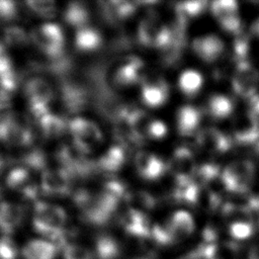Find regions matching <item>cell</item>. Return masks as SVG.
Listing matches in <instances>:
<instances>
[{
  "label": "cell",
  "instance_id": "6da1fadb",
  "mask_svg": "<svg viewBox=\"0 0 259 259\" xmlns=\"http://www.w3.org/2000/svg\"><path fill=\"white\" fill-rule=\"evenodd\" d=\"M31 223L37 234L63 244L67 223V213L63 207L46 201H35Z\"/></svg>",
  "mask_w": 259,
  "mask_h": 259
},
{
  "label": "cell",
  "instance_id": "7a4b0ae2",
  "mask_svg": "<svg viewBox=\"0 0 259 259\" xmlns=\"http://www.w3.org/2000/svg\"><path fill=\"white\" fill-rule=\"evenodd\" d=\"M29 38L38 50L50 58H59L64 52L65 37L61 26L57 23L46 22L33 27Z\"/></svg>",
  "mask_w": 259,
  "mask_h": 259
},
{
  "label": "cell",
  "instance_id": "3957f363",
  "mask_svg": "<svg viewBox=\"0 0 259 259\" xmlns=\"http://www.w3.org/2000/svg\"><path fill=\"white\" fill-rule=\"evenodd\" d=\"M68 131L72 137V144L81 152L89 155L103 141L98 125L84 117H74L68 122Z\"/></svg>",
  "mask_w": 259,
  "mask_h": 259
},
{
  "label": "cell",
  "instance_id": "277c9868",
  "mask_svg": "<svg viewBox=\"0 0 259 259\" xmlns=\"http://www.w3.org/2000/svg\"><path fill=\"white\" fill-rule=\"evenodd\" d=\"M138 38L146 47L165 50L173 39L172 31L155 14H148L139 23Z\"/></svg>",
  "mask_w": 259,
  "mask_h": 259
},
{
  "label": "cell",
  "instance_id": "5b68a950",
  "mask_svg": "<svg viewBox=\"0 0 259 259\" xmlns=\"http://www.w3.org/2000/svg\"><path fill=\"white\" fill-rule=\"evenodd\" d=\"M23 93L35 119L50 111L49 105L54 98V91L48 81L40 77L30 78L24 84Z\"/></svg>",
  "mask_w": 259,
  "mask_h": 259
},
{
  "label": "cell",
  "instance_id": "8992f818",
  "mask_svg": "<svg viewBox=\"0 0 259 259\" xmlns=\"http://www.w3.org/2000/svg\"><path fill=\"white\" fill-rule=\"evenodd\" d=\"M56 159L60 168L67 171L73 177H86L96 168V164L87 159V155L81 152L73 144H63L56 151Z\"/></svg>",
  "mask_w": 259,
  "mask_h": 259
},
{
  "label": "cell",
  "instance_id": "52a82bcc",
  "mask_svg": "<svg viewBox=\"0 0 259 259\" xmlns=\"http://www.w3.org/2000/svg\"><path fill=\"white\" fill-rule=\"evenodd\" d=\"M255 168L247 160L234 161L222 171V179L227 191L232 193H245L253 182Z\"/></svg>",
  "mask_w": 259,
  "mask_h": 259
},
{
  "label": "cell",
  "instance_id": "ba28073f",
  "mask_svg": "<svg viewBox=\"0 0 259 259\" xmlns=\"http://www.w3.org/2000/svg\"><path fill=\"white\" fill-rule=\"evenodd\" d=\"M259 85V73L248 61L238 63L233 77L232 86L234 91L241 97L251 98L256 94Z\"/></svg>",
  "mask_w": 259,
  "mask_h": 259
},
{
  "label": "cell",
  "instance_id": "9c48e42d",
  "mask_svg": "<svg viewBox=\"0 0 259 259\" xmlns=\"http://www.w3.org/2000/svg\"><path fill=\"white\" fill-rule=\"evenodd\" d=\"M5 187L27 201L35 200L38 192L30 171L25 167H16L10 170L5 178Z\"/></svg>",
  "mask_w": 259,
  "mask_h": 259
},
{
  "label": "cell",
  "instance_id": "30bf717a",
  "mask_svg": "<svg viewBox=\"0 0 259 259\" xmlns=\"http://www.w3.org/2000/svg\"><path fill=\"white\" fill-rule=\"evenodd\" d=\"M40 190L49 196H66L71 192L72 176L62 168L46 169L40 176Z\"/></svg>",
  "mask_w": 259,
  "mask_h": 259
},
{
  "label": "cell",
  "instance_id": "8fae6325",
  "mask_svg": "<svg viewBox=\"0 0 259 259\" xmlns=\"http://www.w3.org/2000/svg\"><path fill=\"white\" fill-rule=\"evenodd\" d=\"M170 169L177 182L193 180L197 166L190 150L185 147L177 148L172 154Z\"/></svg>",
  "mask_w": 259,
  "mask_h": 259
},
{
  "label": "cell",
  "instance_id": "7c38bea8",
  "mask_svg": "<svg viewBox=\"0 0 259 259\" xmlns=\"http://www.w3.org/2000/svg\"><path fill=\"white\" fill-rule=\"evenodd\" d=\"M193 53L202 61L210 63L220 59L225 51L224 41L213 34L201 35L192 40Z\"/></svg>",
  "mask_w": 259,
  "mask_h": 259
},
{
  "label": "cell",
  "instance_id": "4fadbf2b",
  "mask_svg": "<svg viewBox=\"0 0 259 259\" xmlns=\"http://www.w3.org/2000/svg\"><path fill=\"white\" fill-rule=\"evenodd\" d=\"M145 78V65L137 57H127L116 69L114 82L119 86L136 84Z\"/></svg>",
  "mask_w": 259,
  "mask_h": 259
},
{
  "label": "cell",
  "instance_id": "5bb4252c",
  "mask_svg": "<svg viewBox=\"0 0 259 259\" xmlns=\"http://www.w3.org/2000/svg\"><path fill=\"white\" fill-rule=\"evenodd\" d=\"M197 145L210 154H224L231 148V139L214 127L200 131L196 138Z\"/></svg>",
  "mask_w": 259,
  "mask_h": 259
},
{
  "label": "cell",
  "instance_id": "9a60e30c",
  "mask_svg": "<svg viewBox=\"0 0 259 259\" xmlns=\"http://www.w3.org/2000/svg\"><path fill=\"white\" fill-rule=\"evenodd\" d=\"M24 207L20 203L9 200L0 202V231L5 236L12 234L24 220Z\"/></svg>",
  "mask_w": 259,
  "mask_h": 259
},
{
  "label": "cell",
  "instance_id": "2e32d148",
  "mask_svg": "<svg viewBox=\"0 0 259 259\" xmlns=\"http://www.w3.org/2000/svg\"><path fill=\"white\" fill-rule=\"evenodd\" d=\"M233 136L240 144H252L259 141V122L250 113L239 115L233 123Z\"/></svg>",
  "mask_w": 259,
  "mask_h": 259
},
{
  "label": "cell",
  "instance_id": "e0dca14e",
  "mask_svg": "<svg viewBox=\"0 0 259 259\" xmlns=\"http://www.w3.org/2000/svg\"><path fill=\"white\" fill-rule=\"evenodd\" d=\"M135 165L139 175L147 180L158 179L165 172L164 162L157 155L145 151L137 154Z\"/></svg>",
  "mask_w": 259,
  "mask_h": 259
},
{
  "label": "cell",
  "instance_id": "ac0fdd59",
  "mask_svg": "<svg viewBox=\"0 0 259 259\" xmlns=\"http://www.w3.org/2000/svg\"><path fill=\"white\" fill-rule=\"evenodd\" d=\"M57 253V244L45 239H32L21 250L24 259H55Z\"/></svg>",
  "mask_w": 259,
  "mask_h": 259
},
{
  "label": "cell",
  "instance_id": "d6986e66",
  "mask_svg": "<svg viewBox=\"0 0 259 259\" xmlns=\"http://www.w3.org/2000/svg\"><path fill=\"white\" fill-rule=\"evenodd\" d=\"M37 128L45 139H57L63 136L68 128V123L66 120L51 111L42 114L36 119Z\"/></svg>",
  "mask_w": 259,
  "mask_h": 259
},
{
  "label": "cell",
  "instance_id": "ffe728a7",
  "mask_svg": "<svg viewBox=\"0 0 259 259\" xmlns=\"http://www.w3.org/2000/svg\"><path fill=\"white\" fill-rule=\"evenodd\" d=\"M125 162V152L122 145L110 146L97 160L96 168L107 174L118 171Z\"/></svg>",
  "mask_w": 259,
  "mask_h": 259
},
{
  "label": "cell",
  "instance_id": "44dd1931",
  "mask_svg": "<svg viewBox=\"0 0 259 259\" xmlns=\"http://www.w3.org/2000/svg\"><path fill=\"white\" fill-rule=\"evenodd\" d=\"M103 38L98 29L92 26H85L77 29L74 36V47L78 52L91 53L97 51L102 45Z\"/></svg>",
  "mask_w": 259,
  "mask_h": 259
},
{
  "label": "cell",
  "instance_id": "7402d4cb",
  "mask_svg": "<svg viewBox=\"0 0 259 259\" xmlns=\"http://www.w3.org/2000/svg\"><path fill=\"white\" fill-rule=\"evenodd\" d=\"M143 102L152 108L163 105L168 98V86L164 80L146 83L141 92Z\"/></svg>",
  "mask_w": 259,
  "mask_h": 259
},
{
  "label": "cell",
  "instance_id": "603a6c76",
  "mask_svg": "<svg viewBox=\"0 0 259 259\" xmlns=\"http://www.w3.org/2000/svg\"><path fill=\"white\" fill-rule=\"evenodd\" d=\"M63 20L66 24L77 29L88 26L90 20V11L86 5L79 1L69 2L63 10Z\"/></svg>",
  "mask_w": 259,
  "mask_h": 259
},
{
  "label": "cell",
  "instance_id": "cb8c5ba5",
  "mask_svg": "<svg viewBox=\"0 0 259 259\" xmlns=\"http://www.w3.org/2000/svg\"><path fill=\"white\" fill-rule=\"evenodd\" d=\"M200 123V112L192 105L181 106L176 114V125L179 134L183 136L191 135Z\"/></svg>",
  "mask_w": 259,
  "mask_h": 259
},
{
  "label": "cell",
  "instance_id": "d4e9b609",
  "mask_svg": "<svg viewBox=\"0 0 259 259\" xmlns=\"http://www.w3.org/2000/svg\"><path fill=\"white\" fill-rule=\"evenodd\" d=\"M168 228L173 236V239H184L194 231V220L186 210L175 211L168 223Z\"/></svg>",
  "mask_w": 259,
  "mask_h": 259
},
{
  "label": "cell",
  "instance_id": "484cf974",
  "mask_svg": "<svg viewBox=\"0 0 259 259\" xmlns=\"http://www.w3.org/2000/svg\"><path fill=\"white\" fill-rule=\"evenodd\" d=\"M124 230L132 236H148L150 232L149 220L143 211L130 208L121 218Z\"/></svg>",
  "mask_w": 259,
  "mask_h": 259
},
{
  "label": "cell",
  "instance_id": "4316f807",
  "mask_svg": "<svg viewBox=\"0 0 259 259\" xmlns=\"http://www.w3.org/2000/svg\"><path fill=\"white\" fill-rule=\"evenodd\" d=\"M99 5L105 17L111 21L125 19L136 10V4L127 1H103Z\"/></svg>",
  "mask_w": 259,
  "mask_h": 259
},
{
  "label": "cell",
  "instance_id": "83f0119b",
  "mask_svg": "<svg viewBox=\"0 0 259 259\" xmlns=\"http://www.w3.org/2000/svg\"><path fill=\"white\" fill-rule=\"evenodd\" d=\"M120 249L116 240L109 235H99L94 242V255L97 259H116Z\"/></svg>",
  "mask_w": 259,
  "mask_h": 259
},
{
  "label": "cell",
  "instance_id": "f1b7e54d",
  "mask_svg": "<svg viewBox=\"0 0 259 259\" xmlns=\"http://www.w3.org/2000/svg\"><path fill=\"white\" fill-rule=\"evenodd\" d=\"M203 84L200 72L193 69L183 71L178 77V87L186 96H194L199 92Z\"/></svg>",
  "mask_w": 259,
  "mask_h": 259
},
{
  "label": "cell",
  "instance_id": "f546056e",
  "mask_svg": "<svg viewBox=\"0 0 259 259\" xmlns=\"http://www.w3.org/2000/svg\"><path fill=\"white\" fill-rule=\"evenodd\" d=\"M208 113L218 119L228 117L234 109L232 100L223 94H213L207 101Z\"/></svg>",
  "mask_w": 259,
  "mask_h": 259
},
{
  "label": "cell",
  "instance_id": "4dcf8cb0",
  "mask_svg": "<svg viewBox=\"0 0 259 259\" xmlns=\"http://www.w3.org/2000/svg\"><path fill=\"white\" fill-rule=\"evenodd\" d=\"M4 44L11 48H21L26 46L30 38L25 30L17 25H9L4 27L2 32Z\"/></svg>",
  "mask_w": 259,
  "mask_h": 259
},
{
  "label": "cell",
  "instance_id": "1f68e13d",
  "mask_svg": "<svg viewBox=\"0 0 259 259\" xmlns=\"http://www.w3.org/2000/svg\"><path fill=\"white\" fill-rule=\"evenodd\" d=\"M210 10L218 21L222 22L238 15V4L233 0H218L211 3Z\"/></svg>",
  "mask_w": 259,
  "mask_h": 259
},
{
  "label": "cell",
  "instance_id": "d6a6232c",
  "mask_svg": "<svg viewBox=\"0 0 259 259\" xmlns=\"http://www.w3.org/2000/svg\"><path fill=\"white\" fill-rule=\"evenodd\" d=\"M125 200L132 209L139 211H143V209H149L155 204L153 196L150 193L142 190L128 192L125 196Z\"/></svg>",
  "mask_w": 259,
  "mask_h": 259
},
{
  "label": "cell",
  "instance_id": "836d02e7",
  "mask_svg": "<svg viewBox=\"0 0 259 259\" xmlns=\"http://www.w3.org/2000/svg\"><path fill=\"white\" fill-rule=\"evenodd\" d=\"M204 1H185L176 6V15L179 19L186 22L187 19L198 16L204 9Z\"/></svg>",
  "mask_w": 259,
  "mask_h": 259
},
{
  "label": "cell",
  "instance_id": "e575fe53",
  "mask_svg": "<svg viewBox=\"0 0 259 259\" xmlns=\"http://www.w3.org/2000/svg\"><path fill=\"white\" fill-rule=\"evenodd\" d=\"M100 192L118 202L120 201V199L125 198L126 194L128 193L125 184L121 180L115 178H110L106 180Z\"/></svg>",
  "mask_w": 259,
  "mask_h": 259
},
{
  "label": "cell",
  "instance_id": "d590c367",
  "mask_svg": "<svg viewBox=\"0 0 259 259\" xmlns=\"http://www.w3.org/2000/svg\"><path fill=\"white\" fill-rule=\"evenodd\" d=\"M21 163L28 170H44L47 165V157L40 149H32L21 156Z\"/></svg>",
  "mask_w": 259,
  "mask_h": 259
},
{
  "label": "cell",
  "instance_id": "8d00e7d4",
  "mask_svg": "<svg viewBox=\"0 0 259 259\" xmlns=\"http://www.w3.org/2000/svg\"><path fill=\"white\" fill-rule=\"evenodd\" d=\"M25 4L30 11L40 17L52 18L57 13V6L54 1L28 0L25 2Z\"/></svg>",
  "mask_w": 259,
  "mask_h": 259
},
{
  "label": "cell",
  "instance_id": "74e56055",
  "mask_svg": "<svg viewBox=\"0 0 259 259\" xmlns=\"http://www.w3.org/2000/svg\"><path fill=\"white\" fill-rule=\"evenodd\" d=\"M253 225L245 219L235 220L229 226V232L232 237L238 240H244L249 238L253 234Z\"/></svg>",
  "mask_w": 259,
  "mask_h": 259
},
{
  "label": "cell",
  "instance_id": "f35d334b",
  "mask_svg": "<svg viewBox=\"0 0 259 259\" xmlns=\"http://www.w3.org/2000/svg\"><path fill=\"white\" fill-rule=\"evenodd\" d=\"M234 58L238 63L247 62V56L249 53V36L243 31L236 34V38L233 45Z\"/></svg>",
  "mask_w": 259,
  "mask_h": 259
},
{
  "label": "cell",
  "instance_id": "ab89813d",
  "mask_svg": "<svg viewBox=\"0 0 259 259\" xmlns=\"http://www.w3.org/2000/svg\"><path fill=\"white\" fill-rule=\"evenodd\" d=\"M64 259H93L92 252L79 244L71 243L63 247Z\"/></svg>",
  "mask_w": 259,
  "mask_h": 259
},
{
  "label": "cell",
  "instance_id": "60d3db41",
  "mask_svg": "<svg viewBox=\"0 0 259 259\" xmlns=\"http://www.w3.org/2000/svg\"><path fill=\"white\" fill-rule=\"evenodd\" d=\"M21 7L16 1L0 0V20L12 21L20 16Z\"/></svg>",
  "mask_w": 259,
  "mask_h": 259
},
{
  "label": "cell",
  "instance_id": "b9f144b4",
  "mask_svg": "<svg viewBox=\"0 0 259 259\" xmlns=\"http://www.w3.org/2000/svg\"><path fill=\"white\" fill-rule=\"evenodd\" d=\"M18 250L14 241L3 235L0 237V259H17Z\"/></svg>",
  "mask_w": 259,
  "mask_h": 259
},
{
  "label": "cell",
  "instance_id": "7bdbcfd3",
  "mask_svg": "<svg viewBox=\"0 0 259 259\" xmlns=\"http://www.w3.org/2000/svg\"><path fill=\"white\" fill-rule=\"evenodd\" d=\"M168 132L166 123L160 119H152L147 132V138L152 140H161L163 139Z\"/></svg>",
  "mask_w": 259,
  "mask_h": 259
},
{
  "label": "cell",
  "instance_id": "ee69618b",
  "mask_svg": "<svg viewBox=\"0 0 259 259\" xmlns=\"http://www.w3.org/2000/svg\"><path fill=\"white\" fill-rule=\"evenodd\" d=\"M13 64L9 56L8 51L6 50L5 45L0 42V75L13 69Z\"/></svg>",
  "mask_w": 259,
  "mask_h": 259
},
{
  "label": "cell",
  "instance_id": "f6af8a7d",
  "mask_svg": "<svg viewBox=\"0 0 259 259\" xmlns=\"http://www.w3.org/2000/svg\"><path fill=\"white\" fill-rule=\"evenodd\" d=\"M249 112L256 118V120L259 122V95L255 94L253 97H251L250 101V110Z\"/></svg>",
  "mask_w": 259,
  "mask_h": 259
},
{
  "label": "cell",
  "instance_id": "bcb514c9",
  "mask_svg": "<svg viewBox=\"0 0 259 259\" xmlns=\"http://www.w3.org/2000/svg\"><path fill=\"white\" fill-rule=\"evenodd\" d=\"M248 259H259V245L254 246V247L250 250Z\"/></svg>",
  "mask_w": 259,
  "mask_h": 259
},
{
  "label": "cell",
  "instance_id": "7dc6e473",
  "mask_svg": "<svg viewBox=\"0 0 259 259\" xmlns=\"http://www.w3.org/2000/svg\"><path fill=\"white\" fill-rule=\"evenodd\" d=\"M252 32L259 37V18H257L252 24Z\"/></svg>",
  "mask_w": 259,
  "mask_h": 259
},
{
  "label": "cell",
  "instance_id": "c3c4849f",
  "mask_svg": "<svg viewBox=\"0 0 259 259\" xmlns=\"http://www.w3.org/2000/svg\"><path fill=\"white\" fill-rule=\"evenodd\" d=\"M2 166H3V160H2V158H1V156H0V171H1V169H2Z\"/></svg>",
  "mask_w": 259,
  "mask_h": 259
},
{
  "label": "cell",
  "instance_id": "681fc988",
  "mask_svg": "<svg viewBox=\"0 0 259 259\" xmlns=\"http://www.w3.org/2000/svg\"><path fill=\"white\" fill-rule=\"evenodd\" d=\"M257 150H258V152H259V141H258V144H257Z\"/></svg>",
  "mask_w": 259,
  "mask_h": 259
},
{
  "label": "cell",
  "instance_id": "f907efd6",
  "mask_svg": "<svg viewBox=\"0 0 259 259\" xmlns=\"http://www.w3.org/2000/svg\"><path fill=\"white\" fill-rule=\"evenodd\" d=\"M184 259H193V258H191V257H187V258H184Z\"/></svg>",
  "mask_w": 259,
  "mask_h": 259
}]
</instances>
